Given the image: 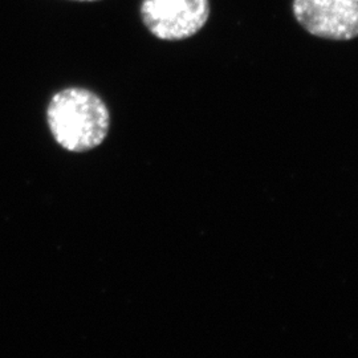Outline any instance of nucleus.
<instances>
[{
    "label": "nucleus",
    "instance_id": "7ed1b4c3",
    "mask_svg": "<svg viewBox=\"0 0 358 358\" xmlns=\"http://www.w3.org/2000/svg\"><path fill=\"white\" fill-rule=\"evenodd\" d=\"M299 24L313 36L352 40L358 36V0H294Z\"/></svg>",
    "mask_w": 358,
    "mask_h": 358
},
{
    "label": "nucleus",
    "instance_id": "f257e3e1",
    "mask_svg": "<svg viewBox=\"0 0 358 358\" xmlns=\"http://www.w3.org/2000/svg\"><path fill=\"white\" fill-rule=\"evenodd\" d=\"M55 141L72 153H85L100 146L110 128L109 109L92 90L66 88L57 92L47 109Z\"/></svg>",
    "mask_w": 358,
    "mask_h": 358
},
{
    "label": "nucleus",
    "instance_id": "f03ea898",
    "mask_svg": "<svg viewBox=\"0 0 358 358\" xmlns=\"http://www.w3.org/2000/svg\"><path fill=\"white\" fill-rule=\"evenodd\" d=\"M143 24L161 40L192 38L205 27L210 16L208 0H143Z\"/></svg>",
    "mask_w": 358,
    "mask_h": 358
},
{
    "label": "nucleus",
    "instance_id": "20e7f679",
    "mask_svg": "<svg viewBox=\"0 0 358 358\" xmlns=\"http://www.w3.org/2000/svg\"><path fill=\"white\" fill-rule=\"evenodd\" d=\"M77 1H97V0H77Z\"/></svg>",
    "mask_w": 358,
    "mask_h": 358
}]
</instances>
